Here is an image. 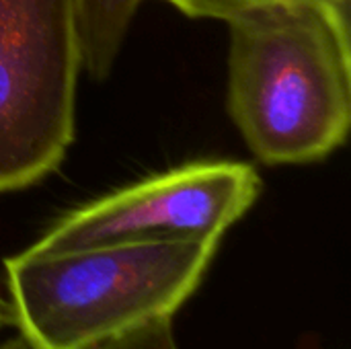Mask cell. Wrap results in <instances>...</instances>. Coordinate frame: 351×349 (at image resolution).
<instances>
[{
  "label": "cell",
  "mask_w": 351,
  "mask_h": 349,
  "mask_svg": "<svg viewBox=\"0 0 351 349\" xmlns=\"http://www.w3.org/2000/svg\"><path fill=\"white\" fill-rule=\"evenodd\" d=\"M0 349H29V348H27V344H25V339H23V337H14V339H10V341L2 344Z\"/></svg>",
  "instance_id": "obj_10"
},
{
  "label": "cell",
  "mask_w": 351,
  "mask_h": 349,
  "mask_svg": "<svg viewBox=\"0 0 351 349\" xmlns=\"http://www.w3.org/2000/svg\"><path fill=\"white\" fill-rule=\"evenodd\" d=\"M228 113L263 165H308L348 140L351 29L315 0H276L228 21Z\"/></svg>",
  "instance_id": "obj_1"
},
{
  "label": "cell",
  "mask_w": 351,
  "mask_h": 349,
  "mask_svg": "<svg viewBox=\"0 0 351 349\" xmlns=\"http://www.w3.org/2000/svg\"><path fill=\"white\" fill-rule=\"evenodd\" d=\"M189 19H214L228 23L232 16L276 0H162Z\"/></svg>",
  "instance_id": "obj_7"
},
{
  "label": "cell",
  "mask_w": 351,
  "mask_h": 349,
  "mask_svg": "<svg viewBox=\"0 0 351 349\" xmlns=\"http://www.w3.org/2000/svg\"><path fill=\"white\" fill-rule=\"evenodd\" d=\"M319 4H323L343 27L351 29V0H315Z\"/></svg>",
  "instance_id": "obj_8"
},
{
  "label": "cell",
  "mask_w": 351,
  "mask_h": 349,
  "mask_svg": "<svg viewBox=\"0 0 351 349\" xmlns=\"http://www.w3.org/2000/svg\"><path fill=\"white\" fill-rule=\"evenodd\" d=\"M78 0H0V193L58 171L76 132Z\"/></svg>",
  "instance_id": "obj_3"
},
{
  "label": "cell",
  "mask_w": 351,
  "mask_h": 349,
  "mask_svg": "<svg viewBox=\"0 0 351 349\" xmlns=\"http://www.w3.org/2000/svg\"><path fill=\"white\" fill-rule=\"evenodd\" d=\"M142 0H78L82 68L103 80L111 74Z\"/></svg>",
  "instance_id": "obj_5"
},
{
  "label": "cell",
  "mask_w": 351,
  "mask_h": 349,
  "mask_svg": "<svg viewBox=\"0 0 351 349\" xmlns=\"http://www.w3.org/2000/svg\"><path fill=\"white\" fill-rule=\"evenodd\" d=\"M261 177L243 160H195L88 202L53 222L27 253L107 245L220 243L257 202Z\"/></svg>",
  "instance_id": "obj_4"
},
{
  "label": "cell",
  "mask_w": 351,
  "mask_h": 349,
  "mask_svg": "<svg viewBox=\"0 0 351 349\" xmlns=\"http://www.w3.org/2000/svg\"><path fill=\"white\" fill-rule=\"evenodd\" d=\"M220 243H138L4 259L10 319L29 349H90L175 313Z\"/></svg>",
  "instance_id": "obj_2"
},
{
  "label": "cell",
  "mask_w": 351,
  "mask_h": 349,
  "mask_svg": "<svg viewBox=\"0 0 351 349\" xmlns=\"http://www.w3.org/2000/svg\"><path fill=\"white\" fill-rule=\"evenodd\" d=\"M8 323H12V319H10V306L6 304V300L0 294V329L6 327Z\"/></svg>",
  "instance_id": "obj_9"
},
{
  "label": "cell",
  "mask_w": 351,
  "mask_h": 349,
  "mask_svg": "<svg viewBox=\"0 0 351 349\" xmlns=\"http://www.w3.org/2000/svg\"><path fill=\"white\" fill-rule=\"evenodd\" d=\"M90 349H179L173 317H158Z\"/></svg>",
  "instance_id": "obj_6"
}]
</instances>
